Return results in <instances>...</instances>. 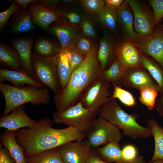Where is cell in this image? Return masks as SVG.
I'll use <instances>...</instances> for the list:
<instances>
[{
    "label": "cell",
    "mask_w": 163,
    "mask_h": 163,
    "mask_svg": "<svg viewBox=\"0 0 163 163\" xmlns=\"http://www.w3.org/2000/svg\"><path fill=\"white\" fill-rule=\"evenodd\" d=\"M53 123L52 120L43 118L31 128L16 131V141L24 149L25 158L66 143L84 139L86 137V133L73 126L56 129L52 127Z\"/></svg>",
    "instance_id": "cell-1"
},
{
    "label": "cell",
    "mask_w": 163,
    "mask_h": 163,
    "mask_svg": "<svg viewBox=\"0 0 163 163\" xmlns=\"http://www.w3.org/2000/svg\"><path fill=\"white\" fill-rule=\"evenodd\" d=\"M96 48L88 54L80 66L73 72L69 82L54 98L57 111L65 110L80 101L87 88L102 76Z\"/></svg>",
    "instance_id": "cell-2"
},
{
    "label": "cell",
    "mask_w": 163,
    "mask_h": 163,
    "mask_svg": "<svg viewBox=\"0 0 163 163\" xmlns=\"http://www.w3.org/2000/svg\"><path fill=\"white\" fill-rule=\"evenodd\" d=\"M99 117L113 124L123 131L125 135L134 139L147 138L152 136L150 129L139 125L136 121V113L129 114L120 106L116 99L112 95L101 108Z\"/></svg>",
    "instance_id": "cell-3"
},
{
    "label": "cell",
    "mask_w": 163,
    "mask_h": 163,
    "mask_svg": "<svg viewBox=\"0 0 163 163\" xmlns=\"http://www.w3.org/2000/svg\"><path fill=\"white\" fill-rule=\"evenodd\" d=\"M0 90L5 102L1 117L8 115L15 108L25 104H47L50 101V91L46 88H37L30 85L18 87L0 82Z\"/></svg>",
    "instance_id": "cell-4"
},
{
    "label": "cell",
    "mask_w": 163,
    "mask_h": 163,
    "mask_svg": "<svg viewBox=\"0 0 163 163\" xmlns=\"http://www.w3.org/2000/svg\"><path fill=\"white\" fill-rule=\"evenodd\" d=\"M32 73L34 79L45 87L51 89L55 95L62 89L57 68V56H43L32 53Z\"/></svg>",
    "instance_id": "cell-5"
},
{
    "label": "cell",
    "mask_w": 163,
    "mask_h": 163,
    "mask_svg": "<svg viewBox=\"0 0 163 163\" xmlns=\"http://www.w3.org/2000/svg\"><path fill=\"white\" fill-rule=\"evenodd\" d=\"M96 117L84 107L80 101L65 110L56 111L53 115L55 123L73 126L85 133L89 130Z\"/></svg>",
    "instance_id": "cell-6"
},
{
    "label": "cell",
    "mask_w": 163,
    "mask_h": 163,
    "mask_svg": "<svg viewBox=\"0 0 163 163\" xmlns=\"http://www.w3.org/2000/svg\"><path fill=\"white\" fill-rule=\"evenodd\" d=\"M86 134L91 147L95 148L113 142L119 143L122 138L119 128L99 117L96 118Z\"/></svg>",
    "instance_id": "cell-7"
},
{
    "label": "cell",
    "mask_w": 163,
    "mask_h": 163,
    "mask_svg": "<svg viewBox=\"0 0 163 163\" xmlns=\"http://www.w3.org/2000/svg\"><path fill=\"white\" fill-rule=\"evenodd\" d=\"M111 86L102 76L97 79L83 94L80 101L83 106L96 116L108 99Z\"/></svg>",
    "instance_id": "cell-8"
},
{
    "label": "cell",
    "mask_w": 163,
    "mask_h": 163,
    "mask_svg": "<svg viewBox=\"0 0 163 163\" xmlns=\"http://www.w3.org/2000/svg\"><path fill=\"white\" fill-rule=\"evenodd\" d=\"M134 15V30L137 38L148 36L154 32L156 27L153 11L140 1L126 0Z\"/></svg>",
    "instance_id": "cell-9"
},
{
    "label": "cell",
    "mask_w": 163,
    "mask_h": 163,
    "mask_svg": "<svg viewBox=\"0 0 163 163\" xmlns=\"http://www.w3.org/2000/svg\"><path fill=\"white\" fill-rule=\"evenodd\" d=\"M142 54L150 56L163 68V25L159 24L151 35L134 41Z\"/></svg>",
    "instance_id": "cell-10"
},
{
    "label": "cell",
    "mask_w": 163,
    "mask_h": 163,
    "mask_svg": "<svg viewBox=\"0 0 163 163\" xmlns=\"http://www.w3.org/2000/svg\"><path fill=\"white\" fill-rule=\"evenodd\" d=\"M58 147L64 163H86L92 150L87 139L70 142Z\"/></svg>",
    "instance_id": "cell-11"
},
{
    "label": "cell",
    "mask_w": 163,
    "mask_h": 163,
    "mask_svg": "<svg viewBox=\"0 0 163 163\" xmlns=\"http://www.w3.org/2000/svg\"><path fill=\"white\" fill-rule=\"evenodd\" d=\"M116 58L126 69L143 66L142 54L134 41L126 39L115 45Z\"/></svg>",
    "instance_id": "cell-12"
},
{
    "label": "cell",
    "mask_w": 163,
    "mask_h": 163,
    "mask_svg": "<svg viewBox=\"0 0 163 163\" xmlns=\"http://www.w3.org/2000/svg\"><path fill=\"white\" fill-rule=\"evenodd\" d=\"M80 25L71 23L61 18L52 23L49 26V31L56 37L62 49L72 47L78 33Z\"/></svg>",
    "instance_id": "cell-13"
},
{
    "label": "cell",
    "mask_w": 163,
    "mask_h": 163,
    "mask_svg": "<svg viewBox=\"0 0 163 163\" xmlns=\"http://www.w3.org/2000/svg\"><path fill=\"white\" fill-rule=\"evenodd\" d=\"M121 83L127 88L138 90L142 86L149 85L154 87L159 92L157 83L143 66L127 69Z\"/></svg>",
    "instance_id": "cell-14"
},
{
    "label": "cell",
    "mask_w": 163,
    "mask_h": 163,
    "mask_svg": "<svg viewBox=\"0 0 163 163\" xmlns=\"http://www.w3.org/2000/svg\"><path fill=\"white\" fill-rule=\"evenodd\" d=\"M24 105L12 110L8 115L0 118V126L7 130L16 131L22 128H31L39 121L30 117L24 110Z\"/></svg>",
    "instance_id": "cell-15"
},
{
    "label": "cell",
    "mask_w": 163,
    "mask_h": 163,
    "mask_svg": "<svg viewBox=\"0 0 163 163\" xmlns=\"http://www.w3.org/2000/svg\"><path fill=\"white\" fill-rule=\"evenodd\" d=\"M32 15L33 24L48 32L50 25L53 22L62 18L60 11H53L42 5L38 2L32 3L28 6Z\"/></svg>",
    "instance_id": "cell-16"
},
{
    "label": "cell",
    "mask_w": 163,
    "mask_h": 163,
    "mask_svg": "<svg viewBox=\"0 0 163 163\" xmlns=\"http://www.w3.org/2000/svg\"><path fill=\"white\" fill-rule=\"evenodd\" d=\"M97 151L104 161L111 163H145L143 157L140 155L137 159L128 160L123 156L119 143L113 142L97 148Z\"/></svg>",
    "instance_id": "cell-17"
},
{
    "label": "cell",
    "mask_w": 163,
    "mask_h": 163,
    "mask_svg": "<svg viewBox=\"0 0 163 163\" xmlns=\"http://www.w3.org/2000/svg\"><path fill=\"white\" fill-rule=\"evenodd\" d=\"M115 45L112 37L105 32L100 42L97 59L102 71L107 69L116 58Z\"/></svg>",
    "instance_id": "cell-18"
},
{
    "label": "cell",
    "mask_w": 163,
    "mask_h": 163,
    "mask_svg": "<svg viewBox=\"0 0 163 163\" xmlns=\"http://www.w3.org/2000/svg\"><path fill=\"white\" fill-rule=\"evenodd\" d=\"M118 24L126 39L135 41L137 36L133 28L134 15L130 5L125 2L116 10Z\"/></svg>",
    "instance_id": "cell-19"
},
{
    "label": "cell",
    "mask_w": 163,
    "mask_h": 163,
    "mask_svg": "<svg viewBox=\"0 0 163 163\" xmlns=\"http://www.w3.org/2000/svg\"><path fill=\"white\" fill-rule=\"evenodd\" d=\"M5 81H8L15 86L23 87L27 84L37 88H45L25 71L1 68L0 69V82Z\"/></svg>",
    "instance_id": "cell-20"
},
{
    "label": "cell",
    "mask_w": 163,
    "mask_h": 163,
    "mask_svg": "<svg viewBox=\"0 0 163 163\" xmlns=\"http://www.w3.org/2000/svg\"><path fill=\"white\" fill-rule=\"evenodd\" d=\"M12 44L19 54L21 67L33 78L31 59L32 40L30 39H20L14 41Z\"/></svg>",
    "instance_id": "cell-21"
},
{
    "label": "cell",
    "mask_w": 163,
    "mask_h": 163,
    "mask_svg": "<svg viewBox=\"0 0 163 163\" xmlns=\"http://www.w3.org/2000/svg\"><path fill=\"white\" fill-rule=\"evenodd\" d=\"M16 136V131L7 130L1 134L0 139L16 163H26L24 149L17 142Z\"/></svg>",
    "instance_id": "cell-22"
},
{
    "label": "cell",
    "mask_w": 163,
    "mask_h": 163,
    "mask_svg": "<svg viewBox=\"0 0 163 163\" xmlns=\"http://www.w3.org/2000/svg\"><path fill=\"white\" fill-rule=\"evenodd\" d=\"M148 127L151 130L154 138L155 148L152 158L150 162L163 159V127L153 118L148 120Z\"/></svg>",
    "instance_id": "cell-23"
},
{
    "label": "cell",
    "mask_w": 163,
    "mask_h": 163,
    "mask_svg": "<svg viewBox=\"0 0 163 163\" xmlns=\"http://www.w3.org/2000/svg\"><path fill=\"white\" fill-rule=\"evenodd\" d=\"M0 61L2 65L11 70L25 71L20 64L17 50L7 45H0Z\"/></svg>",
    "instance_id": "cell-24"
},
{
    "label": "cell",
    "mask_w": 163,
    "mask_h": 163,
    "mask_svg": "<svg viewBox=\"0 0 163 163\" xmlns=\"http://www.w3.org/2000/svg\"><path fill=\"white\" fill-rule=\"evenodd\" d=\"M26 163H64L58 147L26 158Z\"/></svg>",
    "instance_id": "cell-25"
},
{
    "label": "cell",
    "mask_w": 163,
    "mask_h": 163,
    "mask_svg": "<svg viewBox=\"0 0 163 163\" xmlns=\"http://www.w3.org/2000/svg\"><path fill=\"white\" fill-rule=\"evenodd\" d=\"M142 61L143 67L157 83L159 93L163 95V68L155 60H152L143 54Z\"/></svg>",
    "instance_id": "cell-26"
},
{
    "label": "cell",
    "mask_w": 163,
    "mask_h": 163,
    "mask_svg": "<svg viewBox=\"0 0 163 163\" xmlns=\"http://www.w3.org/2000/svg\"><path fill=\"white\" fill-rule=\"evenodd\" d=\"M126 69L116 58L107 69L102 71V76L107 82L120 86Z\"/></svg>",
    "instance_id": "cell-27"
},
{
    "label": "cell",
    "mask_w": 163,
    "mask_h": 163,
    "mask_svg": "<svg viewBox=\"0 0 163 163\" xmlns=\"http://www.w3.org/2000/svg\"><path fill=\"white\" fill-rule=\"evenodd\" d=\"M96 15L99 22L107 30L113 33L117 31L118 24L116 10L105 6Z\"/></svg>",
    "instance_id": "cell-28"
},
{
    "label": "cell",
    "mask_w": 163,
    "mask_h": 163,
    "mask_svg": "<svg viewBox=\"0 0 163 163\" xmlns=\"http://www.w3.org/2000/svg\"><path fill=\"white\" fill-rule=\"evenodd\" d=\"M58 74L62 88L68 84L72 74L67 55L64 51L57 55Z\"/></svg>",
    "instance_id": "cell-29"
},
{
    "label": "cell",
    "mask_w": 163,
    "mask_h": 163,
    "mask_svg": "<svg viewBox=\"0 0 163 163\" xmlns=\"http://www.w3.org/2000/svg\"><path fill=\"white\" fill-rule=\"evenodd\" d=\"M14 19L12 30L16 33H21L30 31L34 27L32 15L29 10L25 9L19 12Z\"/></svg>",
    "instance_id": "cell-30"
},
{
    "label": "cell",
    "mask_w": 163,
    "mask_h": 163,
    "mask_svg": "<svg viewBox=\"0 0 163 163\" xmlns=\"http://www.w3.org/2000/svg\"><path fill=\"white\" fill-rule=\"evenodd\" d=\"M34 50L35 52L34 53L37 55L52 56L60 53L62 48L47 39H42L36 42Z\"/></svg>",
    "instance_id": "cell-31"
},
{
    "label": "cell",
    "mask_w": 163,
    "mask_h": 163,
    "mask_svg": "<svg viewBox=\"0 0 163 163\" xmlns=\"http://www.w3.org/2000/svg\"><path fill=\"white\" fill-rule=\"evenodd\" d=\"M139 101L149 110H153L155 106L156 98L159 93L154 87L149 85L141 87L139 90Z\"/></svg>",
    "instance_id": "cell-32"
},
{
    "label": "cell",
    "mask_w": 163,
    "mask_h": 163,
    "mask_svg": "<svg viewBox=\"0 0 163 163\" xmlns=\"http://www.w3.org/2000/svg\"><path fill=\"white\" fill-rule=\"evenodd\" d=\"M72 47L78 52L87 56L97 47H95L90 38L78 33Z\"/></svg>",
    "instance_id": "cell-33"
},
{
    "label": "cell",
    "mask_w": 163,
    "mask_h": 163,
    "mask_svg": "<svg viewBox=\"0 0 163 163\" xmlns=\"http://www.w3.org/2000/svg\"><path fill=\"white\" fill-rule=\"evenodd\" d=\"M114 90L112 96L118 99L125 106L133 107L136 105L135 98L133 94L128 91L122 88L121 86L113 85Z\"/></svg>",
    "instance_id": "cell-34"
},
{
    "label": "cell",
    "mask_w": 163,
    "mask_h": 163,
    "mask_svg": "<svg viewBox=\"0 0 163 163\" xmlns=\"http://www.w3.org/2000/svg\"><path fill=\"white\" fill-rule=\"evenodd\" d=\"M62 50L67 55L72 73L80 66L87 56L72 47Z\"/></svg>",
    "instance_id": "cell-35"
},
{
    "label": "cell",
    "mask_w": 163,
    "mask_h": 163,
    "mask_svg": "<svg viewBox=\"0 0 163 163\" xmlns=\"http://www.w3.org/2000/svg\"><path fill=\"white\" fill-rule=\"evenodd\" d=\"M79 2L85 10L95 15L105 5L102 0H81Z\"/></svg>",
    "instance_id": "cell-36"
},
{
    "label": "cell",
    "mask_w": 163,
    "mask_h": 163,
    "mask_svg": "<svg viewBox=\"0 0 163 163\" xmlns=\"http://www.w3.org/2000/svg\"><path fill=\"white\" fill-rule=\"evenodd\" d=\"M62 12V18L67 19L71 23L80 25L85 15L77 10L64 8L61 7L60 10Z\"/></svg>",
    "instance_id": "cell-37"
},
{
    "label": "cell",
    "mask_w": 163,
    "mask_h": 163,
    "mask_svg": "<svg viewBox=\"0 0 163 163\" xmlns=\"http://www.w3.org/2000/svg\"><path fill=\"white\" fill-rule=\"evenodd\" d=\"M11 5L10 7L5 11L0 13V29L2 30L11 16L18 11L21 6L15 0H9Z\"/></svg>",
    "instance_id": "cell-38"
},
{
    "label": "cell",
    "mask_w": 163,
    "mask_h": 163,
    "mask_svg": "<svg viewBox=\"0 0 163 163\" xmlns=\"http://www.w3.org/2000/svg\"><path fill=\"white\" fill-rule=\"evenodd\" d=\"M82 34L89 38H95L96 33L93 24L88 17L85 15L83 20L80 25Z\"/></svg>",
    "instance_id": "cell-39"
},
{
    "label": "cell",
    "mask_w": 163,
    "mask_h": 163,
    "mask_svg": "<svg viewBox=\"0 0 163 163\" xmlns=\"http://www.w3.org/2000/svg\"><path fill=\"white\" fill-rule=\"evenodd\" d=\"M148 2L153 9L155 25L156 27L163 18V0H150Z\"/></svg>",
    "instance_id": "cell-40"
},
{
    "label": "cell",
    "mask_w": 163,
    "mask_h": 163,
    "mask_svg": "<svg viewBox=\"0 0 163 163\" xmlns=\"http://www.w3.org/2000/svg\"><path fill=\"white\" fill-rule=\"evenodd\" d=\"M124 157L130 161H133L138 159L140 155H138L136 148L132 145H128L124 146L122 149Z\"/></svg>",
    "instance_id": "cell-41"
},
{
    "label": "cell",
    "mask_w": 163,
    "mask_h": 163,
    "mask_svg": "<svg viewBox=\"0 0 163 163\" xmlns=\"http://www.w3.org/2000/svg\"><path fill=\"white\" fill-rule=\"evenodd\" d=\"M3 146L0 142V163H16L10 155L8 150Z\"/></svg>",
    "instance_id": "cell-42"
},
{
    "label": "cell",
    "mask_w": 163,
    "mask_h": 163,
    "mask_svg": "<svg viewBox=\"0 0 163 163\" xmlns=\"http://www.w3.org/2000/svg\"><path fill=\"white\" fill-rule=\"evenodd\" d=\"M38 1L39 4L47 8L54 11H59L57 8L59 1L42 0Z\"/></svg>",
    "instance_id": "cell-43"
},
{
    "label": "cell",
    "mask_w": 163,
    "mask_h": 163,
    "mask_svg": "<svg viewBox=\"0 0 163 163\" xmlns=\"http://www.w3.org/2000/svg\"><path fill=\"white\" fill-rule=\"evenodd\" d=\"M105 6L112 9L116 10L125 2L123 0H104Z\"/></svg>",
    "instance_id": "cell-44"
},
{
    "label": "cell",
    "mask_w": 163,
    "mask_h": 163,
    "mask_svg": "<svg viewBox=\"0 0 163 163\" xmlns=\"http://www.w3.org/2000/svg\"><path fill=\"white\" fill-rule=\"evenodd\" d=\"M86 163H110L103 160L92 150L88 156Z\"/></svg>",
    "instance_id": "cell-45"
},
{
    "label": "cell",
    "mask_w": 163,
    "mask_h": 163,
    "mask_svg": "<svg viewBox=\"0 0 163 163\" xmlns=\"http://www.w3.org/2000/svg\"><path fill=\"white\" fill-rule=\"evenodd\" d=\"M155 107L158 116L163 117V95L160 94L156 99Z\"/></svg>",
    "instance_id": "cell-46"
},
{
    "label": "cell",
    "mask_w": 163,
    "mask_h": 163,
    "mask_svg": "<svg viewBox=\"0 0 163 163\" xmlns=\"http://www.w3.org/2000/svg\"><path fill=\"white\" fill-rule=\"evenodd\" d=\"M15 1L26 10L27 9L28 6L30 3L38 2V1L36 0H15Z\"/></svg>",
    "instance_id": "cell-47"
},
{
    "label": "cell",
    "mask_w": 163,
    "mask_h": 163,
    "mask_svg": "<svg viewBox=\"0 0 163 163\" xmlns=\"http://www.w3.org/2000/svg\"><path fill=\"white\" fill-rule=\"evenodd\" d=\"M62 3L65 5L69 6H74L76 2L75 0H62L61 1Z\"/></svg>",
    "instance_id": "cell-48"
},
{
    "label": "cell",
    "mask_w": 163,
    "mask_h": 163,
    "mask_svg": "<svg viewBox=\"0 0 163 163\" xmlns=\"http://www.w3.org/2000/svg\"><path fill=\"white\" fill-rule=\"evenodd\" d=\"M145 163H163V159H158L154 160L152 162H149Z\"/></svg>",
    "instance_id": "cell-49"
}]
</instances>
